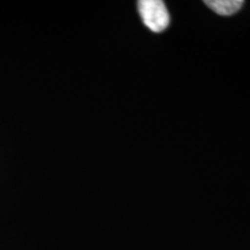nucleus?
<instances>
[{"label":"nucleus","mask_w":250,"mask_h":250,"mask_svg":"<svg viewBox=\"0 0 250 250\" xmlns=\"http://www.w3.org/2000/svg\"><path fill=\"white\" fill-rule=\"evenodd\" d=\"M138 12L144 24L154 33H161L169 26V12L161 0H142L138 2Z\"/></svg>","instance_id":"f257e3e1"},{"label":"nucleus","mask_w":250,"mask_h":250,"mask_svg":"<svg viewBox=\"0 0 250 250\" xmlns=\"http://www.w3.org/2000/svg\"><path fill=\"white\" fill-rule=\"evenodd\" d=\"M245 1L242 0H208L205 5L210 7L212 11L223 17H229L235 14L242 8Z\"/></svg>","instance_id":"f03ea898"}]
</instances>
